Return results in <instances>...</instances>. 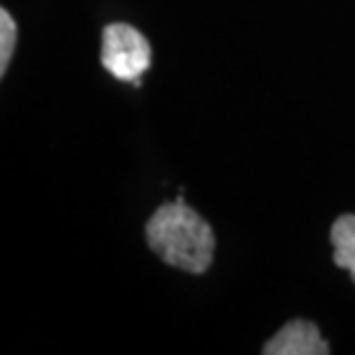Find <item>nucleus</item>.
<instances>
[{
	"mask_svg": "<svg viewBox=\"0 0 355 355\" xmlns=\"http://www.w3.org/2000/svg\"><path fill=\"white\" fill-rule=\"evenodd\" d=\"M146 243L166 266L191 275L208 272L215 259V231L182 196L153 212L146 222Z\"/></svg>",
	"mask_w": 355,
	"mask_h": 355,
	"instance_id": "nucleus-1",
	"label": "nucleus"
},
{
	"mask_svg": "<svg viewBox=\"0 0 355 355\" xmlns=\"http://www.w3.org/2000/svg\"><path fill=\"white\" fill-rule=\"evenodd\" d=\"M102 67L111 76L141 86V76L150 69L153 49L146 35L130 24H109L102 31Z\"/></svg>",
	"mask_w": 355,
	"mask_h": 355,
	"instance_id": "nucleus-2",
	"label": "nucleus"
},
{
	"mask_svg": "<svg viewBox=\"0 0 355 355\" xmlns=\"http://www.w3.org/2000/svg\"><path fill=\"white\" fill-rule=\"evenodd\" d=\"M266 355H328L330 346L321 337L316 323L293 318L284 323L263 346Z\"/></svg>",
	"mask_w": 355,
	"mask_h": 355,
	"instance_id": "nucleus-3",
	"label": "nucleus"
},
{
	"mask_svg": "<svg viewBox=\"0 0 355 355\" xmlns=\"http://www.w3.org/2000/svg\"><path fill=\"white\" fill-rule=\"evenodd\" d=\"M330 243L335 247L332 261L337 268L349 270L355 284V215H339L330 229Z\"/></svg>",
	"mask_w": 355,
	"mask_h": 355,
	"instance_id": "nucleus-4",
	"label": "nucleus"
},
{
	"mask_svg": "<svg viewBox=\"0 0 355 355\" xmlns=\"http://www.w3.org/2000/svg\"><path fill=\"white\" fill-rule=\"evenodd\" d=\"M17 49V24H14L12 14L5 10H0V76H5L10 60Z\"/></svg>",
	"mask_w": 355,
	"mask_h": 355,
	"instance_id": "nucleus-5",
	"label": "nucleus"
}]
</instances>
